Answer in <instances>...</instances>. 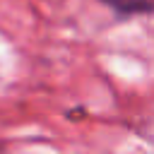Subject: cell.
I'll use <instances>...</instances> for the list:
<instances>
[{
	"mask_svg": "<svg viewBox=\"0 0 154 154\" xmlns=\"http://www.w3.org/2000/svg\"><path fill=\"white\" fill-rule=\"evenodd\" d=\"M106 5H111L120 17H130V14H137V12H152L154 5L147 2V0H103Z\"/></svg>",
	"mask_w": 154,
	"mask_h": 154,
	"instance_id": "obj_1",
	"label": "cell"
}]
</instances>
